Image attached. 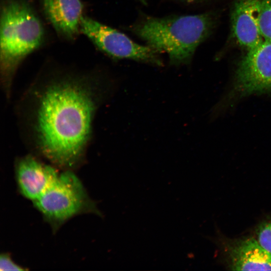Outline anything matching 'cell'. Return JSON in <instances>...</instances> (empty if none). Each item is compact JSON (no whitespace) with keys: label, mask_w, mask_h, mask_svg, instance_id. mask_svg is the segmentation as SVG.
<instances>
[{"label":"cell","mask_w":271,"mask_h":271,"mask_svg":"<svg viewBox=\"0 0 271 271\" xmlns=\"http://www.w3.org/2000/svg\"><path fill=\"white\" fill-rule=\"evenodd\" d=\"M109 88L110 82L84 75H55L36 83L26 98L25 118L37 150L60 167L76 165Z\"/></svg>","instance_id":"obj_1"},{"label":"cell","mask_w":271,"mask_h":271,"mask_svg":"<svg viewBox=\"0 0 271 271\" xmlns=\"http://www.w3.org/2000/svg\"><path fill=\"white\" fill-rule=\"evenodd\" d=\"M214 24L209 14L164 18L147 17L132 27L148 46L168 55L170 64H188L197 47L210 33Z\"/></svg>","instance_id":"obj_2"},{"label":"cell","mask_w":271,"mask_h":271,"mask_svg":"<svg viewBox=\"0 0 271 271\" xmlns=\"http://www.w3.org/2000/svg\"><path fill=\"white\" fill-rule=\"evenodd\" d=\"M0 28L1 79L7 93L20 63L44 40V29L26 0H6L2 6Z\"/></svg>","instance_id":"obj_3"},{"label":"cell","mask_w":271,"mask_h":271,"mask_svg":"<svg viewBox=\"0 0 271 271\" xmlns=\"http://www.w3.org/2000/svg\"><path fill=\"white\" fill-rule=\"evenodd\" d=\"M33 203L44 218L55 229L81 213L92 212L101 215L95 203L89 198L80 180L69 171L59 174Z\"/></svg>","instance_id":"obj_4"},{"label":"cell","mask_w":271,"mask_h":271,"mask_svg":"<svg viewBox=\"0 0 271 271\" xmlns=\"http://www.w3.org/2000/svg\"><path fill=\"white\" fill-rule=\"evenodd\" d=\"M80 30L99 50L113 59L162 65L158 51L149 46L137 44L124 34L97 21L82 16Z\"/></svg>","instance_id":"obj_5"},{"label":"cell","mask_w":271,"mask_h":271,"mask_svg":"<svg viewBox=\"0 0 271 271\" xmlns=\"http://www.w3.org/2000/svg\"><path fill=\"white\" fill-rule=\"evenodd\" d=\"M271 93V42L263 40L247 53L238 64L232 96Z\"/></svg>","instance_id":"obj_6"},{"label":"cell","mask_w":271,"mask_h":271,"mask_svg":"<svg viewBox=\"0 0 271 271\" xmlns=\"http://www.w3.org/2000/svg\"><path fill=\"white\" fill-rule=\"evenodd\" d=\"M16 172L21 193L33 202L43 194L59 175L54 168L31 156L18 161Z\"/></svg>","instance_id":"obj_7"},{"label":"cell","mask_w":271,"mask_h":271,"mask_svg":"<svg viewBox=\"0 0 271 271\" xmlns=\"http://www.w3.org/2000/svg\"><path fill=\"white\" fill-rule=\"evenodd\" d=\"M262 0H237L231 15L233 38L242 47L249 50L264 39L259 26Z\"/></svg>","instance_id":"obj_8"},{"label":"cell","mask_w":271,"mask_h":271,"mask_svg":"<svg viewBox=\"0 0 271 271\" xmlns=\"http://www.w3.org/2000/svg\"><path fill=\"white\" fill-rule=\"evenodd\" d=\"M45 15L57 32L72 39L80 29L83 11L80 0H42Z\"/></svg>","instance_id":"obj_9"},{"label":"cell","mask_w":271,"mask_h":271,"mask_svg":"<svg viewBox=\"0 0 271 271\" xmlns=\"http://www.w3.org/2000/svg\"><path fill=\"white\" fill-rule=\"evenodd\" d=\"M230 267L233 270H271V253L252 238L237 240L227 247Z\"/></svg>","instance_id":"obj_10"},{"label":"cell","mask_w":271,"mask_h":271,"mask_svg":"<svg viewBox=\"0 0 271 271\" xmlns=\"http://www.w3.org/2000/svg\"><path fill=\"white\" fill-rule=\"evenodd\" d=\"M259 26L263 39L271 42V0L261 1Z\"/></svg>","instance_id":"obj_11"},{"label":"cell","mask_w":271,"mask_h":271,"mask_svg":"<svg viewBox=\"0 0 271 271\" xmlns=\"http://www.w3.org/2000/svg\"><path fill=\"white\" fill-rule=\"evenodd\" d=\"M256 235L258 243L271 253V218L264 220L258 226Z\"/></svg>","instance_id":"obj_12"},{"label":"cell","mask_w":271,"mask_h":271,"mask_svg":"<svg viewBox=\"0 0 271 271\" xmlns=\"http://www.w3.org/2000/svg\"><path fill=\"white\" fill-rule=\"evenodd\" d=\"M24 268L15 263L8 254H2L0 257L1 270H22Z\"/></svg>","instance_id":"obj_13"},{"label":"cell","mask_w":271,"mask_h":271,"mask_svg":"<svg viewBox=\"0 0 271 271\" xmlns=\"http://www.w3.org/2000/svg\"><path fill=\"white\" fill-rule=\"evenodd\" d=\"M181 1L187 2V3H193V2H195L200 0H181Z\"/></svg>","instance_id":"obj_14"},{"label":"cell","mask_w":271,"mask_h":271,"mask_svg":"<svg viewBox=\"0 0 271 271\" xmlns=\"http://www.w3.org/2000/svg\"><path fill=\"white\" fill-rule=\"evenodd\" d=\"M140 1L141 3L144 4H146L147 3V2L146 0H139Z\"/></svg>","instance_id":"obj_15"}]
</instances>
